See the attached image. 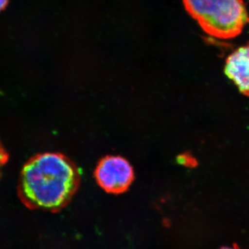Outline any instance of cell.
<instances>
[{"label":"cell","instance_id":"cell-6","mask_svg":"<svg viewBox=\"0 0 249 249\" xmlns=\"http://www.w3.org/2000/svg\"><path fill=\"white\" fill-rule=\"evenodd\" d=\"M9 3V0H0V11L4 10Z\"/></svg>","mask_w":249,"mask_h":249},{"label":"cell","instance_id":"cell-2","mask_svg":"<svg viewBox=\"0 0 249 249\" xmlns=\"http://www.w3.org/2000/svg\"><path fill=\"white\" fill-rule=\"evenodd\" d=\"M185 9L209 35L231 39L240 35L249 17L242 0H183Z\"/></svg>","mask_w":249,"mask_h":249},{"label":"cell","instance_id":"cell-4","mask_svg":"<svg viewBox=\"0 0 249 249\" xmlns=\"http://www.w3.org/2000/svg\"><path fill=\"white\" fill-rule=\"evenodd\" d=\"M224 72L239 91L249 97V44L229 55L226 60Z\"/></svg>","mask_w":249,"mask_h":249},{"label":"cell","instance_id":"cell-3","mask_svg":"<svg viewBox=\"0 0 249 249\" xmlns=\"http://www.w3.org/2000/svg\"><path fill=\"white\" fill-rule=\"evenodd\" d=\"M100 186L111 193H121L129 188L134 179L132 165L119 156H107L100 160L95 170Z\"/></svg>","mask_w":249,"mask_h":249},{"label":"cell","instance_id":"cell-8","mask_svg":"<svg viewBox=\"0 0 249 249\" xmlns=\"http://www.w3.org/2000/svg\"></svg>","mask_w":249,"mask_h":249},{"label":"cell","instance_id":"cell-5","mask_svg":"<svg viewBox=\"0 0 249 249\" xmlns=\"http://www.w3.org/2000/svg\"><path fill=\"white\" fill-rule=\"evenodd\" d=\"M9 155L6 152V149L3 146L2 142L0 140V178L2 175L3 169H4L5 165L9 161Z\"/></svg>","mask_w":249,"mask_h":249},{"label":"cell","instance_id":"cell-1","mask_svg":"<svg viewBox=\"0 0 249 249\" xmlns=\"http://www.w3.org/2000/svg\"><path fill=\"white\" fill-rule=\"evenodd\" d=\"M79 183L78 168L66 156L57 152L38 154L23 166L18 196L29 209L57 211L71 200Z\"/></svg>","mask_w":249,"mask_h":249},{"label":"cell","instance_id":"cell-7","mask_svg":"<svg viewBox=\"0 0 249 249\" xmlns=\"http://www.w3.org/2000/svg\"><path fill=\"white\" fill-rule=\"evenodd\" d=\"M220 249H241L240 248V247H239L238 245H233V247H222V248H221Z\"/></svg>","mask_w":249,"mask_h":249}]
</instances>
